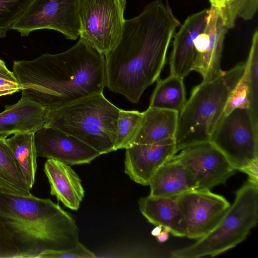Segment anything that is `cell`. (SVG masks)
Here are the masks:
<instances>
[{
	"label": "cell",
	"instance_id": "obj_1",
	"mask_svg": "<svg viewBox=\"0 0 258 258\" xmlns=\"http://www.w3.org/2000/svg\"><path fill=\"white\" fill-rule=\"evenodd\" d=\"M179 24L162 0L150 3L139 15L125 20L120 38L105 56L108 89L137 103L159 79Z\"/></svg>",
	"mask_w": 258,
	"mask_h": 258
},
{
	"label": "cell",
	"instance_id": "obj_2",
	"mask_svg": "<svg viewBox=\"0 0 258 258\" xmlns=\"http://www.w3.org/2000/svg\"><path fill=\"white\" fill-rule=\"evenodd\" d=\"M12 72L22 96L47 110L103 93L106 87L105 56L81 38L62 52L15 61Z\"/></svg>",
	"mask_w": 258,
	"mask_h": 258
},
{
	"label": "cell",
	"instance_id": "obj_3",
	"mask_svg": "<svg viewBox=\"0 0 258 258\" xmlns=\"http://www.w3.org/2000/svg\"><path fill=\"white\" fill-rule=\"evenodd\" d=\"M0 219L13 235L22 258L45 250L75 247L79 229L73 217L49 199L0 191Z\"/></svg>",
	"mask_w": 258,
	"mask_h": 258
},
{
	"label": "cell",
	"instance_id": "obj_4",
	"mask_svg": "<svg viewBox=\"0 0 258 258\" xmlns=\"http://www.w3.org/2000/svg\"><path fill=\"white\" fill-rule=\"evenodd\" d=\"M245 63L239 62L215 78L203 81L192 90L179 113L175 142L176 152L210 143L223 117L229 97L242 78Z\"/></svg>",
	"mask_w": 258,
	"mask_h": 258
},
{
	"label": "cell",
	"instance_id": "obj_5",
	"mask_svg": "<svg viewBox=\"0 0 258 258\" xmlns=\"http://www.w3.org/2000/svg\"><path fill=\"white\" fill-rule=\"evenodd\" d=\"M119 110L103 93H96L47 110L45 126L74 136L102 155L114 151Z\"/></svg>",
	"mask_w": 258,
	"mask_h": 258
},
{
	"label": "cell",
	"instance_id": "obj_6",
	"mask_svg": "<svg viewBox=\"0 0 258 258\" xmlns=\"http://www.w3.org/2000/svg\"><path fill=\"white\" fill-rule=\"evenodd\" d=\"M258 185L247 181L235 192L232 205L208 234L188 246L172 251L175 258L214 256L246 239L258 220Z\"/></svg>",
	"mask_w": 258,
	"mask_h": 258
},
{
	"label": "cell",
	"instance_id": "obj_7",
	"mask_svg": "<svg viewBox=\"0 0 258 258\" xmlns=\"http://www.w3.org/2000/svg\"><path fill=\"white\" fill-rule=\"evenodd\" d=\"M125 0H79V37L104 56L121 37Z\"/></svg>",
	"mask_w": 258,
	"mask_h": 258
},
{
	"label": "cell",
	"instance_id": "obj_8",
	"mask_svg": "<svg viewBox=\"0 0 258 258\" xmlns=\"http://www.w3.org/2000/svg\"><path fill=\"white\" fill-rule=\"evenodd\" d=\"M210 143L236 170L257 160L258 134L254 130L248 109L237 108L224 116Z\"/></svg>",
	"mask_w": 258,
	"mask_h": 258
},
{
	"label": "cell",
	"instance_id": "obj_9",
	"mask_svg": "<svg viewBox=\"0 0 258 258\" xmlns=\"http://www.w3.org/2000/svg\"><path fill=\"white\" fill-rule=\"evenodd\" d=\"M79 3V0H32L12 29L23 37L35 30L51 29L76 40L80 33Z\"/></svg>",
	"mask_w": 258,
	"mask_h": 258
},
{
	"label": "cell",
	"instance_id": "obj_10",
	"mask_svg": "<svg viewBox=\"0 0 258 258\" xmlns=\"http://www.w3.org/2000/svg\"><path fill=\"white\" fill-rule=\"evenodd\" d=\"M186 227V237L198 240L218 224L230 204L208 189H195L177 196Z\"/></svg>",
	"mask_w": 258,
	"mask_h": 258
},
{
	"label": "cell",
	"instance_id": "obj_11",
	"mask_svg": "<svg viewBox=\"0 0 258 258\" xmlns=\"http://www.w3.org/2000/svg\"><path fill=\"white\" fill-rule=\"evenodd\" d=\"M175 156L191 173L198 183L197 189L211 190L216 185L225 184L236 171L211 143L185 148Z\"/></svg>",
	"mask_w": 258,
	"mask_h": 258
},
{
	"label": "cell",
	"instance_id": "obj_12",
	"mask_svg": "<svg viewBox=\"0 0 258 258\" xmlns=\"http://www.w3.org/2000/svg\"><path fill=\"white\" fill-rule=\"evenodd\" d=\"M34 137L37 157L74 165L90 163L101 155L77 138L52 127L44 126Z\"/></svg>",
	"mask_w": 258,
	"mask_h": 258
},
{
	"label": "cell",
	"instance_id": "obj_13",
	"mask_svg": "<svg viewBox=\"0 0 258 258\" xmlns=\"http://www.w3.org/2000/svg\"><path fill=\"white\" fill-rule=\"evenodd\" d=\"M177 153L175 139L125 148L124 172L135 182L149 185L157 170Z\"/></svg>",
	"mask_w": 258,
	"mask_h": 258
},
{
	"label": "cell",
	"instance_id": "obj_14",
	"mask_svg": "<svg viewBox=\"0 0 258 258\" xmlns=\"http://www.w3.org/2000/svg\"><path fill=\"white\" fill-rule=\"evenodd\" d=\"M209 9L188 16L173 36L170 57V74L184 78L193 69L195 40L206 27Z\"/></svg>",
	"mask_w": 258,
	"mask_h": 258
},
{
	"label": "cell",
	"instance_id": "obj_15",
	"mask_svg": "<svg viewBox=\"0 0 258 258\" xmlns=\"http://www.w3.org/2000/svg\"><path fill=\"white\" fill-rule=\"evenodd\" d=\"M228 29L219 10L211 7L205 28L209 35V41L204 48L196 54L192 69V71L201 75L203 81L211 80L222 72L221 61Z\"/></svg>",
	"mask_w": 258,
	"mask_h": 258
},
{
	"label": "cell",
	"instance_id": "obj_16",
	"mask_svg": "<svg viewBox=\"0 0 258 258\" xmlns=\"http://www.w3.org/2000/svg\"><path fill=\"white\" fill-rule=\"evenodd\" d=\"M47 109L29 98L22 96L16 103L5 106L0 113V138L11 135L35 133L45 126Z\"/></svg>",
	"mask_w": 258,
	"mask_h": 258
},
{
	"label": "cell",
	"instance_id": "obj_17",
	"mask_svg": "<svg viewBox=\"0 0 258 258\" xmlns=\"http://www.w3.org/2000/svg\"><path fill=\"white\" fill-rule=\"evenodd\" d=\"M44 171L50 184V194L66 207L77 211L85 191L76 172L69 165L52 159L45 162Z\"/></svg>",
	"mask_w": 258,
	"mask_h": 258
},
{
	"label": "cell",
	"instance_id": "obj_18",
	"mask_svg": "<svg viewBox=\"0 0 258 258\" xmlns=\"http://www.w3.org/2000/svg\"><path fill=\"white\" fill-rule=\"evenodd\" d=\"M138 204L141 213L149 223L168 229L173 236H186V224L178 205L177 196L149 195L140 199Z\"/></svg>",
	"mask_w": 258,
	"mask_h": 258
},
{
	"label": "cell",
	"instance_id": "obj_19",
	"mask_svg": "<svg viewBox=\"0 0 258 258\" xmlns=\"http://www.w3.org/2000/svg\"><path fill=\"white\" fill-rule=\"evenodd\" d=\"M149 195L175 197L198 188V183L188 168L174 155L152 177Z\"/></svg>",
	"mask_w": 258,
	"mask_h": 258
},
{
	"label": "cell",
	"instance_id": "obj_20",
	"mask_svg": "<svg viewBox=\"0 0 258 258\" xmlns=\"http://www.w3.org/2000/svg\"><path fill=\"white\" fill-rule=\"evenodd\" d=\"M178 115L179 113L175 111L149 107L143 112L132 145L151 144L175 139Z\"/></svg>",
	"mask_w": 258,
	"mask_h": 258
},
{
	"label": "cell",
	"instance_id": "obj_21",
	"mask_svg": "<svg viewBox=\"0 0 258 258\" xmlns=\"http://www.w3.org/2000/svg\"><path fill=\"white\" fill-rule=\"evenodd\" d=\"M6 139L0 138V191L13 195L30 196L31 189Z\"/></svg>",
	"mask_w": 258,
	"mask_h": 258
},
{
	"label": "cell",
	"instance_id": "obj_22",
	"mask_svg": "<svg viewBox=\"0 0 258 258\" xmlns=\"http://www.w3.org/2000/svg\"><path fill=\"white\" fill-rule=\"evenodd\" d=\"M183 79L171 74L164 79L159 78L156 81L149 107L179 113L186 102Z\"/></svg>",
	"mask_w": 258,
	"mask_h": 258
},
{
	"label": "cell",
	"instance_id": "obj_23",
	"mask_svg": "<svg viewBox=\"0 0 258 258\" xmlns=\"http://www.w3.org/2000/svg\"><path fill=\"white\" fill-rule=\"evenodd\" d=\"M34 135L35 133H21L6 139L30 189L35 182L37 169Z\"/></svg>",
	"mask_w": 258,
	"mask_h": 258
},
{
	"label": "cell",
	"instance_id": "obj_24",
	"mask_svg": "<svg viewBox=\"0 0 258 258\" xmlns=\"http://www.w3.org/2000/svg\"><path fill=\"white\" fill-rule=\"evenodd\" d=\"M244 74L246 77L248 100V111L255 132L258 133V30L251 40Z\"/></svg>",
	"mask_w": 258,
	"mask_h": 258
},
{
	"label": "cell",
	"instance_id": "obj_25",
	"mask_svg": "<svg viewBox=\"0 0 258 258\" xmlns=\"http://www.w3.org/2000/svg\"><path fill=\"white\" fill-rule=\"evenodd\" d=\"M143 112L137 110H119L117 132L114 151L125 149L132 145L139 127Z\"/></svg>",
	"mask_w": 258,
	"mask_h": 258
},
{
	"label": "cell",
	"instance_id": "obj_26",
	"mask_svg": "<svg viewBox=\"0 0 258 258\" xmlns=\"http://www.w3.org/2000/svg\"><path fill=\"white\" fill-rule=\"evenodd\" d=\"M32 1L0 0V38L6 37Z\"/></svg>",
	"mask_w": 258,
	"mask_h": 258
},
{
	"label": "cell",
	"instance_id": "obj_27",
	"mask_svg": "<svg viewBox=\"0 0 258 258\" xmlns=\"http://www.w3.org/2000/svg\"><path fill=\"white\" fill-rule=\"evenodd\" d=\"M257 8L258 0H235L222 18L227 28H232L237 18L250 20L255 14Z\"/></svg>",
	"mask_w": 258,
	"mask_h": 258
},
{
	"label": "cell",
	"instance_id": "obj_28",
	"mask_svg": "<svg viewBox=\"0 0 258 258\" xmlns=\"http://www.w3.org/2000/svg\"><path fill=\"white\" fill-rule=\"evenodd\" d=\"M248 106L247 81L246 77L243 74L242 78L232 91L229 97L225 107L223 116L226 115L235 109H248Z\"/></svg>",
	"mask_w": 258,
	"mask_h": 258
},
{
	"label": "cell",
	"instance_id": "obj_29",
	"mask_svg": "<svg viewBox=\"0 0 258 258\" xmlns=\"http://www.w3.org/2000/svg\"><path fill=\"white\" fill-rule=\"evenodd\" d=\"M95 254L80 242L74 247L60 250H45L36 258H94Z\"/></svg>",
	"mask_w": 258,
	"mask_h": 258
},
{
	"label": "cell",
	"instance_id": "obj_30",
	"mask_svg": "<svg viewBox=\"0 0 258 258\" xmlns=\"http://www.w3.org/2000/svg\"><path fill=\"white\" fill-rule=\"evenodd\" d=\"M0 258H22L12 234L1 219Z\"/></svg>",
	"mask_w": 258,
	"mask_h": 258
},
{
	"label": "cell",
	"instance_id": "obj_31",
	"mask_svg": "<svg viewBox=\"0 0 258 258\" xmlns=\"http://www.w3.org/2000/svg\"><path fill=\"white\" fill-rule=\"evenodd\" d=\"M239 171L248 175V181L254 184L258 185V160L250 162Z\"/></svg>",
	"mask_w": 258,
	"mask_h": 258
},
{
	"label": "cell",
	"instance_id": "obj_32",
	"mask_svg": "<svg viewBox=\"0 0 258 258\" xmlns=\"http://www.w3.org/2000/svg\"><path fill=\"white\" fill-rule=\"evenodd\" d=\"M235 0H209L211 7H213L220 11L222 17L227 13Z\"/></svg>",
	"mask_w": 258,
	"mask_h": 258
},
{
	"label": "cell",
	"instance_id": "obj_33",
	"mask_svg": "<svg viewBox=\"0 0 258 258\" xmlns=\"http://www.w3.org/2000/svg\"><path fill=\"white\" fill-rule=\"evenodd\" d=\"M0 78L18 83L13 72L6 67L5 62L0 59Z\"/></svg>",
	"mask_w": 258,
	"mask_h": 258
},
{
	"label": "cell",
	"instance_id": "obj_34",
	"mask_svg": "<svg viewBox=\"0 0 258 258\" xmlns=\"http://www.w3.org/2000/svg\"><path fill=\"white\" fill-rule=\"evenodd\" d=\"M169 231L166 228H163V230L157 235L156 237L159 242L163 243L167 240L169 236Z\"/></svg>",
	"mask_w": 258,
	"mask_h": 258
},
{
	"label": "cell",
	"instance_id": "obj_35",
	"mask_svg": "<svg viewBox=\"0 0 258 258\" xmlns=\"http://www.w3.org/2000/svg\"><path fill=\"white\" fill-rule=\"evenodd\" d=\"M163 227L161 226H156L151 231V234L153 236H156L158 235L161 231L162 230Z\"/></svg>",
	"mask_w": 258,
	"mask_h": 258
}]
</instances>
